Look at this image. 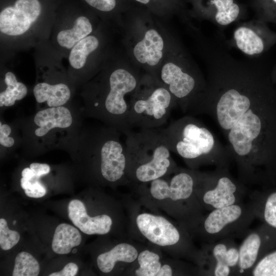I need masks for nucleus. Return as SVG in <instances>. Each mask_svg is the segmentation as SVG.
<instances>
[{
    "label": "nucleus",
    "mask_w": 276,
    "mask_h": 276,
    "mask_svg": "<svg viewBox=\"0 0 276 276\" xmlns=\"http://www.w3.org/2000/svg\"><path fill=\"white\" fill-rule=\"evenodd\" d=\"M40 266L36 259L30 254L21 251L17 254L12 272L13 276H37Z\"/></svg>",
    "instance_id": "26"
},
{
    "label": "nucleus",
    "mask_w": 276,
    "mask_h": 276,
    "mask_svg": "<svg viewBox=\"0 0 276 276\" xmlns=\"http://www.w3.org/2000/svg\"><path fill=\"white\" fill-rule=\"evenodd\" d=\"M224 43L250 58H258L276 44V32L255 18L238 22L232 37Z\"/></svg>",
    "instance_id": "9"
},
{
    "label": "nucleus",
    "mask_w": 276,
    "mask_h": 276,
    "mask_svg": "<svg viewBox=\"0 0 276 276\" xmlns=\"http://www.w3.org/2000/svg\"><path fill=\"white\" fill-rule=\"evenodd\" d=\"M126 169L137 181L148 182L166 175L174 163L164 136L158 128L125 131Z\"/></svg>",
    "instance_id": "4"
},
{
    "label": "nucleus",
    "mask_w": 276,
    "mask_h": 276,
    "mask_svg": "<svg viewBox=\"0 0 276 276\" xmlns=\"http://www.w3.org/2000/svg\"><path fill=\"white\" fill-rule=\"evenodd\" d=\"M194 192L203 209L209 211L241 203L250 191L229 173L228 167L211 172L196 173Z\"/></svg>",
    "instance_id": "7"
},
{
    "label": "nucleus",
    "mask_w": 276,
    "mask_h": 276,
    "mask_svg": "<svg viewBox=\"0 0 276 276\" xmlns=\"http://www.w3.org/2000/svg\"><path fill=\"white\" fill-rule=\"evenodd\" d=\"M90 9L104 14H112L126 9L130 3L129 0H82Z\"/></svg>",
    "instance_id": "30"
},
{
    "label": "nucleus",
    "mask_w": 276,
    "mask_h": 276,
    "mask_svg": "<svg viewBox=\"0 0 276 276\" xmlns=\"http://www.w3.org/2000/svg\"><path fill=\"white\" fill-rule=\"evenodd\" d=\"M30 168L33 171L35 176L38 178L48 174L51 170L49 165L39 163H31Z\"/></svg>",
    "instance_id": "36"
},
{
    "label": "nucleus",
    "mask_w": 276,
    "mask_h": 276,
    "mask_svg": "<svg viewBox=\"0 0 276 276\" xmlns=\"http://www.w3.org/2000/svg\"><path fill=\"white\" fill-rule=\"evenodd\" d=\"M21 176L28 179H31L35 176V174L30 168L27 167L22 170Z\"/></svg>",
    "instance_id": "38"
},
{
    "label": "nucleus",
    "mask_w": 276,
    "mask_h": 276,
    "mask_svg": "<svg viewBox=\"0 0 276 276\" xmlns=\"http://www.w3.org/2000/svg\"><path fill=\"white\" fill-rule=\"evenodd\" d=\"M68 216L77 227L87 235L106 234L110 231L112 225L111 218L107 215L89 216L84 203L78 199L69 202Z\"/></svg>",
    "instance_id": "17"
},
{
    "label": "nucleus",
    "mask_w": 276,
    "mask_h": 276,
    "mask_svg": "<svg viewBox=\"0 0 276 276\" xmlns=\"http://www.w3.org/2000/svg\"><path fill=\"white\" fill-rule=\"evenodd\" d=\"M136 222L141 233L156 245H174L179 243L181 240L179 230L162 216L143 213L137 216Z\"/></svg>",
    "instance_id": "15"
},
{
    "label": "nucleus",
    "mask_w": 276,
    "mask_h": 276,
    "mask_svg": "<svg viewBox=\"0 0 276 276\" xmlns=\"http://www.w3.org/2000/svg\"><path fill=\"white\" fill-rule=\"evenodd\" d=\"M248 201L252 207L255 218L263 219L267 225L276 229V192L263 199L257 192L250 191Z\"/></svg>",
    "instance_id": "22"
},
{
    "label": "nucleus",
    "mask_w": 276,
    "mask_h": 276,
    "mask_svg": "<svg viewBox=\"0 0 276 276\" xmlns=\"http://www.w3.org/2000/svg\"><path fill=\"white\" fill-rule=\"evenodd\" d=\"M44 0H10L1 6L0 32L10 37L28 33L45 10Z\"/></svg>",
    "instance_id": "10"
},
{
    "label": "nucleus",
    "mask_w": 276,
    "mask_h": 276,
    "mask_svg": "<svg viewBox=\"0 0 276 276\" xmlns=\"http://www.w3.org/2000/svg\"><path fill=\"white\" fill-rule=\"evenodd\" d=\"M11 133L10 126L6 124L0 123V144L1 145L10 148L12 147L15 143L14 139L9 135Z\"/></svg>",
    "instance_id": "34"
},
{
    "label": "nucleus",
    "mask_w": 276,
    "mask_h": 276,
    "mask_svg": "<svg viewBox=\"0 0 276 276\" xmlns=\"http://www.w3.org/2000/svg\"><path fill=\"white\" fill-rule=\"evenodd\" d=\"M141 78L132 70L118 66L91 82L84 95V111L124 133L131 130L129 116L131 98Z\"/></svg>",
    "instance_id": "2"
},
{
    "label": "nucleus",
    "mask_w": 276,
    "mask_h": 276,
    "mask_svg": "<svg viewBox=\"0 0 276 276\" xmlns=\"http://www.w3.org/2000/svg\"><path fill=\"white\" fill-rule=\"evenodd\" d=\"M171 152L193 167L201 164L228 167L231 160L226 151L218 150L216 138L196 118L186 116L171 122L164 128H158Z\"/></svg>",
    "instance_id": "3"
},
{
    "label": "nucleus",
    "mask_w": 276,
    "mask_h": 276,
    "mask_svg": "<svg viewBox=\"0 0 276 276\" xmlns=\"http://www.w3.org/2000/svg\"><path fill=\"white\" fill-rule=\"evenodd\" d=\"M164 40L154 28L147 30L141 40L134 45V59L142 65L151 68L157 66L164 56Z\"/></svg>",
    "instance_id": "18"
},
{
    "label": "nucleus",
    "mask_w": 276,
    "mask_h": 276,
    "mask_svg": "<svg viewBox=\"0 0 276 276\" xmlns=\"http://www.w3.org/2000/svg\"><path fill=\"white\" fill-rule=\"evenodd\" d=\"M195 172L182 170L175 173L169 181L163 177L152 180L150 181V193L158 200L169 198L176 202H199L198 200H192L195 194Z\"/></svg>",
    "instance_id": "13"
},
{
    "label": "nucleus",
    "mask_w": 276,
    "mask_h": 276,
    "mask_svg": "<svg viewBox=\"0 0 276 276\" xmlns=\"http://www.w3.org/2000/svg\"><path fill=\"white\" fill-rule=\"evenodd\" d=\"M6 88L0 93V106L9 107L14 105L16 101L24 99L28 93L27 86L18 82L15 74L8 72L5 76Z\"/></svg>",
    "instance_id": "25"
},
{
    "label": "nucleus",
    "mask_w": 276,
    "mask_h": 276,
    "mask_svg": "<svg viewBox=\"0 0 276 276\" xmlns=\"http://www.w3.org/2000/svg\"><path fill=\"white\" fill-rule=\"evenodd\" d=\"M153 12L178 11L186 17L187 10L182 0H129Z\"/></svg>",
    "instance_id": "27"
},
{
    "label": "nucleus",
    "mask_w": 276,
    "mask_h": 276,
    "mask_svg": "<svg viewBox=\"0 0 276 276\" xmlns=\"http://www.w3.org/2000/svg\"><path fill=\"white\" fill-rule=\"evenodd\" d=\"M137 257L138 252L134 247L127 243H120L110 251L100 254L97 259V263L102 272L109 273L117 262L131 263Z\"/></svg>",
    "instance_id": "21"
},
{
    "label": "nucleus",
    "mask_w": 276,
    "mask_h": 276,
    "mask_svg": "<svg viewBox=\"0 0 276 276\" xmlns=\"http://www.w3.org/2000/svg\"><path fill=\"white\" fill-rule=\"evenodd\" d=\"M73 122L72 113L64 106L41 109L33 118L31 137L44 141L56 132L68 129Z\"/></svg>",
    "instance_id": "14"
},
{
    "label": "nucleus",
    "mask_w": 276,
    "mask_h": 276,
    "mask_svg": "<svg viewBox=\"0 0 276 276\" xmlns=\"http://www.w3.org/2000/svg\"><path fill=\"white\" fill-rule=\"evenodd\" d=\"M78 270V267L75 263L70 262L67 263L60 271L53 272L49 276H74Z\"/></svg>",
    "instance_id": "35"
},
{
    "label": "nucleus",
    "mask_w": 276,
    "mask_h": 276,
    "mask_svg": "<svg viewBox=\"0 0 276 276\" xmlns=\"http://www.w3.org/2000/svg\"><path fill=\"white\" fill-rule=\"evenodd\" d=\"M265 229L261 227L249 229L243 237L239 245L238 275H249L252 267L264 256L266 241L270 239L265 236Z\"/></svg>",
    "instance_id": "16"
},
{
    "label": "nucleus",
    "mask_w": 276,
    "mask_h": 276,
    "mask_svg": "<svg viewBox=\"0 0 276 276\" xmlns=\"http://www.w3.org/2000/svg\"><path fill=\"white\" fill-rule=\"evenodd\" d=\"M81 235L76 228L69 224L61 223L55 229L52 248L57 254H67L81 243Z\"/></svg>",
    "instance_id": "23"
},
{
    "label": "nucleus",
    "mask_w": 276,
    "mask_h": 276,
    "mask_svg": "<svg viewBox=\"0 0 276 276\" xmlns=\"http://www.w3.org/2000/svg\"><path fill=\"white\" fill-rule=\"evenodd\" d=\"M249 5L256 18L276 24V0H250Z\"/></svg>",
    "instance_id": "29"
},
{
    "label": "nucleus",
    "mask_w": 276,
    "mask_h": 276,
    "mask_svg": "<svg viewBox=\"0 0 276 276\" xmlns=\"http://www.w3.org/2000/svg\"><path fill=\"white\" fill-rule=\"evenodd\" d=\"M255 219L250 203L243 202L214 209L196 223L199 231L208 243L228 238L243 237Z\"/></svg>",
    "instance_id": "8"
},
{
    "label": "nucleus",
    "mask_w": 276,
    "mask_h": 276,
    "mask_svg": "<svg viewBox=\"0 0 276 276\" xmlns=\"http://www.w3.org/2000/svg\"><path fill=\"white\" fill-rule=\"evenodd\" d=\"M176 105L173 96L155 76L151 74L142 77L130 102L131 129L160 128Z\"/></svg>",
    "instance_id": "5"
},
{
    "label": "nucleus",
    "mask_w": 276,
    "mask_h": 276,
    "mask_svg": "<svg viewBox=\"0 0 276 276\" xmlns=\"http://www.w3.org/2000/svg\"><path fill=\"white\" fill-rule=\"evenodd\" d=\"M173 271L171 267L169 265H164L161 266L160 269L156 274V276H171Z\"/></svg>",
    "instance_id": "37"
},
{
    "label": "nucleus",
    "mask_w": 276,
    "mask_h": 276,
    "mask_svg": "<svg viewBox=\"0 0 276 276\" xmlns=\"http://www.w3.org/2000/svg\"><path fill=\"white\" fill-rule=\"evenodd\" d=\"M137 260L140 267L135 272L137 276H155L162 266L159 256L148 250L142 251Z\"/></svg>",
    "instance_id": "28"
},
{
    "label": "nucleus",
    "mask_w": 276,
    "mask_h": 276,
    "mask_svg": "<svg viewBox=\"0 0 276 276\" xmlns=\"http://www.w3.org/2000/svg\"><path fill=\"white\" fill-rule=\"evenodd\" d=\"M192 6L188 14L199 20H208L219 29V33L234 22L247 17L246 7L237 0H185Z\"/></svg>",
    "instance_id": "12"
},
{
    "label": "nucleus",
    "mask_w": 276,
    "mask_h": 276,
    "mask_svg": "<svg viewBox=\"0 0 276 276\" xmlns=\"http://www.w3.org/2000/svg\"><path fill=\"white\" fill-rule=\"evenodd\" d=\"M39 178L36 176L29 179L31 181L30 186L25 190L26 195L32 198H40L44 196L47 193V190L43 185L38 180Z\"/></svg>",
    "instance_id": "33"
},
{
    "label": "nucleus",
    "mask_w": 276,
    "mask_h": 276,
    "mask_svg": "<svg viewBox=\"0 0 276 276\" xmlns=\"http://www.w3.org/2000/svg\"><path fill=\"white\" fill-rule=\"evenodd\" d=\"M168 89L177 105L186 112L195 98L204 89L205 78L178 45L171 58L155 76Z\"/></svg>",
    "instance_id": "6"
},
{
    "label": "nucleus",
    "mask_w": 276,
    "mask_h": 276,
    "mask_svg": "<svg viewBox=\"0 0 276 276\" xmlns=\"http://www.w3.org/2000/svg\"><path fill=\"white\" fill-rule=\"evenodd\" d=\"M20 235L17 231L9 228L7 221L0 219V246L4 250L10 249L19 241Z\"/></svg>",
    "instance_id": "32"
},
{
    "label": "nucleus",
    "mask_w": 276,
    "mask_h": 276,
    "mask_svg": "<svg viewBox=\"0 0 276 276\" xmlns=\"http://www.w3.org/2000/svg\"><path fill=\"white\" fill-rule=\"evenodd\" d=\"M272 76L274 79H276V65L274 66L272 71Z\"/></svg>",
    "instance_id": "39"
},
{
    "label": "nucleus",
    "mask_w": 276,
    "mask_h": 276,
    "mask_svg": "<svg viewBox=\"0 0 276 276\" xmlns=\"http://www.w3.org/2000/svg\"><path fill=\"white\" fill-rule=\"evenodd\" d=\"M100 41L98 38L89 35L77 43L71 49L68 55V62L74 70L83 68L88 57L99 48Z\"/></svg>",
    "instance_id": "24"
},
{
    "label": "nucleus",
    "mask_w": 276,
    "mask_h": 276,
    "mask_svg": "<svg viewBox=\"0 0 276 276\" xmlns=\"http://www.w3.org/2000/svg\"><path fill=\"white\" fill-rule=\"evenodd\" d=\"M33 94L39 104L45 103L48 107L64 106L70 99L71 90L65 83L39 82L33 88Z\"/></svg>",
    "instance_id": "19"
},
{
    "label": "nucleus",
    "mask_w": 276,
    "mask_h": 276,
    "mask_svg": "<svg viewBox=\"0 0 276 276\" xmlns=\"http://www.w3.org/2000/svg\"><path fill=\"white\" fill-rule=\"evenodd\" d=\"M249 275L276 276V250L264 256L252 267Z\"/></svg>",
    "instance_id": "31"
},
{
    "label": "nucleus",
    "mask_w": 276,
    "mask_h": 276,
    "mask_svg": "<svg viewBox=\"0 0 276 276\" xmlns=\"http://www.w3.org/2000/svg\"><path fill=\"white\" fill-rule=\"evenodd\" d=\"M199 51L206 66V86L189 111L212 117L226 138L239 180L252 186L259 182L263 163L262 108L273 93L266 68L256 59H236L217 39L206 40Z\"/></svg>",
    "instance_id": "1"
},
{
    "label": "nucleus",
    "mask_w": 276,
    "mask_h": 276,
    "mask_svg": "<svg viewBox=\"0 0 276 276\" xmlns=\"http://www.w3.org/2000/svg\"><path fill=\"white\" fill-rule=\"evenodd\" d=\"M239 257V245L228 238L204 245L197 260L205 275H238Z\"/></svg>",
    "instance_id": "11"
},
{
    "label": "nucleus",
    "mask_w": 276,
    "mask_h": 276,
    "mask_svg": "<svg viewBox=\"0 0 276 276\" xmlns=\"http://www.w3.org/2000/svg\"><path fill=\"white\" fill-rule=\"evenodd\" d=\"M93 31V27L89 18L81 15L76 18L71 28L58 32L56 41L61 47L71 50L79 41L91 34Z\"/></svg>",
    "instance_id": "20"
}]
</instances>
